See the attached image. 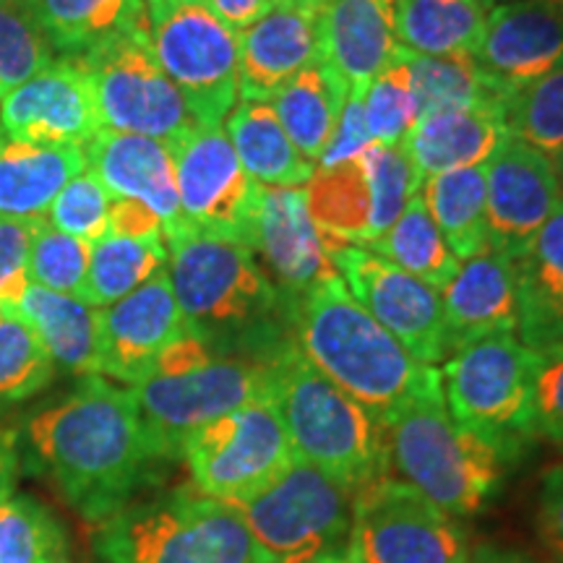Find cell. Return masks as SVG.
Segmentation results:
<instances>
[{
    "label": "cell",
    "mask_w": 563,
    "mask_h": 563,
    "mask_svg": "<svg viewBox=\"0 0 563 563\" xmlns=\"http://www.w3.org/2000/svg\"><path fill=\"white\" fill-rule=\"evenodd\" d=\"M180 456L191 470L196 490L238 506L277 481L295 452L279 415L269 402H256L188 435Z\"/></svg>",
    "instance_id": "14"
},
{
    "label": "cell",
    "mask_w": 563,
    "mask_h": 563,
    "mask_svg": "<svg viewBox=\"0 0 563 563\" xmlns=\"http://www.w3.org/2000/svg\"><path fill=\"white\" fill-rule=\"evenodd\" d=\"M170 150L186 228L245 243L262 186L243 170L224 125H196Z\"/></svg>",
    "instance_id": "15"
},
{
    "label": "cell",
    "mask_w": 563,
    "mask_h": 563,
    "mask_svg": "<svg viewBox=\"0 0 563 563\" xmlns=\"http://www.w3.org/2000/svg\"><path fill=\"white\" fill-rule=\"evenodd\" d=\"M344 555L350 563H473L456 517L389 475L355 493Z\"/></svg>",
    "instance_id": "13"
},
{
    "label": "cell",
    "mask_w": 563,
    "mask_h": 563,
    "mask_svg": "<svg viewBox=\"0 0 563 563\" xmlns=\"http://www.w3.org/2000/svg\"><path fill=\"white\" fill-rule=\"evenodd\" d=\"M108 235L133 238V241H146V238H165L159 217L144 203L131 199H112Z\"/></svg>",
    "instance_id": "49"
},
{
    "label": "cell",
    "mask_w": 563,
    "mask_h": 563,
    "mask_svg": "<svg viewBox=\"0 0 563 563\" xmlns=\"http://www.w3.org/2000/svg\"><path fill=\"white\" fill-rule=\"evenodd\" d=\"M167 266L165 238H133L104 235L91 243V262L84 300L95 308H108L125 295L146 285L154 274Z\"/></svg>",
    "instance_id": "36"
},
{
    "label": "cell",
    "mask_w": 563,
    "mask_h": 563,
    "mask_svg": "<svg viewBox=\"0 0 563 563\" xmlns=\"http://www.w3.org/2000/svg\"><path fill=\"white\" fill-rule=\"evenodd\" d=\"M506 129L534 150L555 154L563 146V68L506 102Z\"/></svg>",
    "instance_id": "41"
},
{
    "label": "cell",
    "mask_w": 563,
    "mask_h": 563,
    "mask_svg": "<svg viewBox=\"0 0 563 563\" xmlns=\"http://www.w3.org/2000/svg\"><path fill=\"white\" fill-rule=\"evenodd\" d=\"M51 352L55 368L70 376H102L100 371V308L70 295L30 285L13 308Z\"/></svg>",
    "instance_id": "29"
},
{
    "label": "cell",
    "mask_w": 563,
    "mask_h": 563,
    "mask_svg": "<svg viewBox=\"0 0 563 563\" xmlns=\"http://www.w3.org/2000/svg\"><path fill=\"white\" fill-rule=\"evenodd\" d=\"M245 245L269 266L279 285L298 298L340 274L321 230L308 214L306 188H258Z\"/></svg>",
    "instance_id": "21"
},
{
    "label": "cell",
    "mask_w": 563,
    "mask_h": 563,
    "mask_svg": "<svg viewBox=\"0 0 563 563\" xmlns=\"http://www.w3.org/2000/svg\"><path fill=\"white\" fill-rule=\"evenodd\" d=\"M420 194L456 262L462 264L490 249L485 222V165L435 175L422 183Z\"/></svg>",
    "instance_id": "35"
},
{
    "label": "cell",
    "mask_w": 563,
    "mask_h": 563,
    "mask_svg": "<svg viewBox=\"0 0 563 563\" xmlns=\"http://www.w3.org/2000/svg\"><path fill=\"white\" fill-rule=\"evenodd\" d=\"M55 363L34 329L16 311L0 313V410L47 389Z\"/></svg>",
    "instance_id": "39"
},
{
    "label": "cell",
    "mask_w": 563,
    "mask_h": 563,
    "mask_svg": "<svg viewBox=\"0 0 563 563\" xmlns=\"http://www.w3.org/2000/svg\"><path fill=\"white\" fill-rule=\"evenodd\" d=\"M420 188L422 180L405 146L371 144L361 157L316 167L306 203L332 253L340 245H365L382 235Z\"/></svg>",
    "instance_id": "10"
},
{
    "label": "cell",
    "mask_w": 563,
    "mask_h": 563,
    "mask_svg": "<svg viewBox=\"0 0 563 563\" xmlns=\"http://www.w3.org/2000/svg\"><path fill=\"white\" fill-rule=\"evenodd\" d=\"M300 3H311V5H319V9H321V5L327 3V0H300Z\"/></svg>",
    "instance_id": "55"
},
{
    "label": "cell",
    "mask_w": 563,
    "mask_h": 563,
    "mask_svg": "<svg viewBox=\"0 0 563 563\" xmlns=\"http://www.w3.org/2000/svg\"><path fill=\"white\" fill-rule=\"evenodd\" d=\"M446 357L496 334H517V264L501 251H483L460 264L441 290Z\"/></svg>",
    "instance_id": "24"
},
{
    "label": "cell",
    "mask_w": 563,
    "mask_h": 563,
    "mask_svg": "<svg viewBox=\"0 0 563 563\" xmlns=\"http://www.w3.org/2000/svg\"><path fill=\"white\" fill-rule=\"evenodd\" d=\"M144 3H152V0H144Z\"/></svg>",
    "instance_id": "58"
},
{
    "label": "cell",
    "mask_w": 563,
    "mask_h": 563,
    "mask_svg": "<svg viewBox=\"0 0 563 563\" xmlns=\"http://www.w3.org/2000/svg\"><path fill=\"white\" fill-rule=\"evenodd\" d=\"M150 45L199 125H222L241 102L238 34L203 0H152Z\"/></svg>",
    "instance_id": "9"
},
{
    "label": "cell",
    "mask_w": 563,
    "mask_h": 563,
    "mask_svg": "<svg viewBox=\"0 0 563 563\" xmlns=\"http://www.w3.org/2000/svg\"><path fill=\"white\" fill-rule=\"evenodd\" d=\"M534 435H543L563 452V344L538 350Z\"/></svg>",
    "instance_id": "46"
},
{
    "label": "cell",
    "mask_w": 563,
    "mask_h": 563,
    "mask_svg": "<svg viewBox=\"0 0 563 563\" xmlns=\"http://www.w3.org/2000/svg\"><path fill=\"white\" fill-rule=\"evenodd\" d=\"M295 347L316 371L384 422L439 376L352 298L340 274L300 295Z\"/></svg>",
    "instance_id": "2"
},
{
    "label": "cell",
    "mask_w": 563,
    "mask_h": 563,
    "mask_svg": "<svg viewBox=\"0 0 563 563\" xmlns=\"http://www.w3.org/2000/svg\"><path fill=\"white\" fill-rule=\"evenodd\" d=\"M509 136L506 108L449 110L420 118L402 146L426 183L435 175L485 165Z\"/></svg>",
    "instance_id": "26"
},
{
    "label": "cell",
    "mask_w": 563,
    "mask_h": 563,
    "mask_svg": "<svg viewBox=\"0 0 563 563\" xmlns=\"http://www.w3.org/2000/svg\"><path fill=\"white\" fill-rule=\"evenodd\" d=\"M84 170V146L0 133V220H45L58 194Z\"/></svg>",
    "instance_id": "27"
},
{
    "label": "cell",
    "mask_w": 563,
    "mask_h": 563,
    "mask_svg": "<svg viewBox=\"0 0 563 563\" xmlns=\"http://www.w3.org/2000/svg\"><path fill=\"white\" fill-rule=\"evenodd\" d=\"M100 563H262L235 506L178 488L131 501L95 532Z\"/></svg>",
    "instance_id": "5"
},
{
    "label": "cell",
    "mask_w": 563,
    "mask_h": 563,
    "mask_svg": "<svg viewBox=\"0 0 563 563\" xmlns=\"http://www.w3.org/2000/svg\"><path fill=\"white\" fill-rule=\"evenodd\" d=\"M475 63L501 102L563 68V0L498 3Z\"/></svg>",
    "instance_id": "18"
},
{
    "label": "cell",
    "mask_w": 563,
    "mask_h": 563,
    "mask_svg": "<svg viewBox=\"0 0 563 563\" xmlns=\"http://www.w3.org/2000/svg\"><path fill=\"white\" fill-rule=\"evenodd\" d=\"M551 157H553V167H555V175H559V186L563 194V146L555 154H551Z\"/></svg>",
    "instance_id": "52"
},
{
    "label": "cell",
    "mask_w": 563,
    "mask_h": 563,
    "mask_svg": "<svg viewBox=\"0 0 563 563\" xmlns=\"http://www.w3.org/2000/svg\"><path fill=\"white\" fill-rule=\"evenodd\" d=\"M321 63L365 89L399 55L397 0H327L319 13Z\"/></svg>",
    "instance_id": "25"
},
{
    "label": "cell",
    "mask_w": 563,
    "mask_h": 563,
    "mask_svg": "<svg viewBox=\"0 0 563 563\" xmlns=\"http://www.w3.org/2000/svg\"><path fill=\"white\" fill-rule=\"evenodd\" d=\"M481 563H485V561H481ZM488 563H517V561H506V559H490Z\"/></svg>",
    "instance_id": "56"
},
{
    "label": "cell",
    "mask_w": 563,
    "mask_h": 563,
    "mask_svg": "<svg viewBox=\"0 0 563 563\" xmlns=\"http://www.w3.org/2000/svg\"><path fill=\"white\" fill-rule=\"evenodd\" d=\"M266 402L279 415L298 460L352 493L386 477L389 449L382 422L316 371L295 344H282L266 361Z\"/></svg>",
    "instance_id": "3"
},
{
    "label": "cell",
    "mask_w": 563,
    "mask_h": 563,
    "mask_svg": "<svg viewBox=\"0 0 563 563\" xmlns=\"http://www.w3.org/2000/svg\"><path fill=\"white\" fill-rule=\"evenodd\" d=\"M100 131L95 91L76 58H55L0 97V133L5 136L87 146Z\"/></svg>",
    "instance_id": "19"
},
{
    "label": "cell",
    "mask_w": 563,
    "mask_h": 563,
    "mask_svg": "<svg viewBox=\"0 0 563 563\" xmlns=\"http://www.w3.org/2000/svg\"><path fill=\"white\" fill-rule=\"evenodd\" d=\"M308 563H350V561H347V555H327V559H316Z\"/></svg>",
    "instance_id": "54"
},
{
    "label": "cell",
    "mask_w": 563,
    "mask_h": 563,
    "mask_svg": "<svg viewBox=\"0 0 563 563\" xmlns=\"http://www.w3.org/2000/svg\"><path fill=\"white\" fill-rule=\"evenodd\" d=\"M45 220H0V302L9 311L30 290V253Z\"/></svg>",
    "instance_id": "45"
},
{
    "label": "cell",
    "mask_w": 563,
    "mask_h": 563,
    "mask_svg": "<svg viewBox=\"0 0 563 563\" xmlns=\"http://www.w3.org/2000/svg\"><path fill=\"white\" fill-rule=\"evenodd\" d=\"M384 431L389 460L405 483L452 517L481 511L514 464L493 443L456 426L441 373L384 422Z\"/></svg>",
    "instance_id": "4"
},
{
    "label": "cell",
    "mask_w": 563,
    "mask_h": 563,
    "mask_svg": "<svg viewBox=\"0 0 563 563\" xmlns=\"http://www.w3.org/2000/svg\"><path fill=\"white\" fill-rule=\"evenodd\" d=\"M496 0H397L399 47L428 58H475Z\"/></svg>",
    "instance_id": "32"
},
{
    "label": "cell",
    "mask_w": 563,
    "mask_h": 563,
    "mask_svg": "<svg viewBox=\"0 0 563 563\" xmlns=\"http://www.w3.org/2000/svg\"><path fill=\"white\" fill-rule=\"evenodd\" d=\"M373 144L368 121H365L363 110V89H350L347 104H344L340 123H336V131L332 141H329L327 154H323L319 167H332L340 165V162L355 159L368 150Z\"/></svg>",
    "instance_id": "48"
},
{
    "label": "cell",
    "mask_w": 563,
    "mask_h": 563,
    "mask_svg": "<svg viewBox=\"0 0 563 563\" xmlns=\"http://www.w3.org/2000/svg\"><path fill=\"white\" fill-rule=\"evenodd\" d=\"M332 262L347 290L382 327L410 352L415 361L439 365L446 361L441 292L361 245H340Z\"/></svg>",
    "instance_id": "16"
},
{
    "label": "cell",
    "mask_w": 563,
    "mask_h": 563,
    "mask_svg": "<svg viewBox=\"0 0 563 563\" xmlns=\"http://www.w3.org/2000/svg\"><path fill=\"white\" fill-rule=\"evenodd\" d=\"M363 110L368 121L371 141L378 146H402L407 133L418 123V100H415L412 74L402 47L382 74L363 89Z\"/></svg>",
    "instance_id": "40"
},
{
    "label": "cell",
    "mask_w": 563,
    "mask_h": 563,
    "mask_svg": "<svg viewBox=\"0 0 563 563\" xmlns=\"http://www.w3.org/2000/svg\"><path fill=\"white\" fill-rule=\"evenodd\" d=\"M167 274L188 329L209 347L256 334L279 308V290L243 241L186 230L165 241Z\"/></svg>",
    "instance_id": "6"
},
{
    "label": "cell",
    "mask_w": 563,
    "mask_h": 563,
    "mask_svg": "<svg viewBox=\"0 0 563 563\" xmlns=\"http://www.w3.org/2000/svg\"><path fill=\"white\" fill-rule=\"evenodd\" d=\"M55 60L53 45L26 9H0V97Z\"/></svg>",
    "instance_id": "43"
},
{
    "label": "cell",
    "mask_w": 563,
    "mask_h": 563,
    "mask_svg": "<svg viewBox=\"0 0 563 563\" xmlns=\"http://www.w3.org/2000/svg\"><path fill=\"white\" fill-rule=\"evenodd\" d=\"M496 3H517V0H496Z\"/></svg>",
    "instance_id": "57"
},
{
    "label": "cell",
    "mask_w": 563,
    "mask_h": 563,
    "mask_svg": "<svg viewBox=\"0 0 563 563\" xmlns=\"http://www.w3.org/2000/svg\"><path fill=\"white\" fill-rule=\"evenodd\" d=\"M110 207L112 194L87 167L58 194V199L53 201L51 211H47L45 222L53 230L66 232V235L97 243L108 235Z\"/></svg>",
    "instance_id": "44"
},
{
    "label": "cell",
    "mask_w": 563,
    "mask_h": 563,
    "mask_svg": "<svg viewBox=\"0 0 563 563\" xmlns=\"http://www.w3.org/2000/svg\"><path fill=\"white\" fill-rule=\"evenodd\" d=\"M540 543L555 563H563V462L543 473L538 493V514H534Z\"/></svg>",
    "instance_id": "47"
},
{
    "label": "cell",
    "mask_w": 563,
    "mask_h": 563,
    "mask_svg": "<svg viewBox=\"0 0 563 563\" xmlns=\"http://www.w3.org/2000/svg\"><path fill=\"white\" fill-rule=\"evenodd\" d=\"M129 389L136 397L154 454L170 460L180 456L188 435L211 420L266 402L269 373L266 361L209 355L188 368L152 373Z\"/></svg>",
    "instance_id": "11"
},
{
    "label": "cell",
    "mask_w": 563,
    "mask_h": 563,
    "mask_svg": "<svg viewBox=\"0 0 563 563\" xmlns=\"http://www.w3.org/2000/svg\"><path fill=\"white\" fill-rule=\"evenodd\" d=\"M0 9H26V0H0Z\"/></svg>",
    "instance_id": "53"
},
{
    "label": "cell",
    "mask_w": 563,
    "mask_h": 563,
    "mask_svg": "<svg viewBox=\"0 0 563 563\" xmlns=\"http://www.w3.org/2000/svg\"><path fill=\"white\" fill-rule=\"evenodd\" d=\"M402 55L412 74L418 121L449 110L506 108V102L498 100L485 84L475 58H428L407 51Z\"/></svg>",
    "instance_id": "37"
},
{
    "label": "cell",
    "mask_w": 563,
    "mask_h": 563,
    "mask_svg": "<svg viewBox=\"0 0 563 563\" xmlns=\"http://www.w3.org/2000/svg\"><path fill=\"white\" fill-rule=\"evenodd\" d=\"M319 5L282 0L238 32L241 53V100L269 102V97L302 70L321 63Z\"/></svg>",
    "instance_id": "23"
},
{
    "label": "cell",
    "mask_w": 563,
    "mask_h": 563,
    "mask_svg": "<svg viewBox=\"0 0 563 563\" xmlns=\"http://www.w3.org/2000/svg\"><path fill=\"white\" fill-rule=\"evenodd\" d=\"M19 473V439L13 431L0 428V498L11 496Z\"/></svg>",
    "instance_id": "51"
},
{
    "label": "cell",
    "mask_w": 563,
    "mask_h": 563,
    "mask_svg": "<svg viewBox=\"0 0 563 563\" xmlns=\"http://www.w3.org/2000/svg\"><path fill=\"white\" fill-rule=\"evenodd\" d=\"M232 150L249 178L262 188H306L316 167L298 152L269 102L241 100L224 118Z\"/></svg>",
    "instance_id": "30"
},
{
    "label": "cell",
    "mask_w": 563,
    "mask_h": 563,
    "mask_svg": "<svg viewBox=\"0 0 563 563\" xmlns=\"http://www.w3.org/2000/svg\"><path fill=\"white\" fill-rule=\"evenodd\" d=\"M361 249L422 279L439 292L454 279L456 269H460V262H456L439 228H435L420 191L382 235L373 238Z\"/></svg>",
    "instance_id": "34"
},
{
    "label": "cell",
    "mask_w": 563,
    "mask_h": 563,
    "mask_svg": "<svg viewBox=\"0 0 563 563\" xmlns=\"http://www.w3.org/2000/svg\"><path fill=\"white\" fill-rule=\"evenodd\" d=\"M203 3L214 11V16L222 24H228L238 34L256 24L258 19H264L282 0H203Z\"/></svg>",
    "instance_id": "50"
},
{
    "label": "cell",
    "mask_w": 563,
    "mask_h": 563,
    "mask_svg": "<svg viewBox=\"0 0 563 563\" xmlns=\"http://www.w3.org/2000/svg\"><path fill=\"white\" fill-rule=\"evenodd\" d=\"M517 264V336L530 350L563 344V199Z\"/></svg>",
    "instance_id": "28"
},
{
    "label": "cell",
    "mask_w": 563,
    "mask_h": 563,
    "mask_svg": "<svg viewBox=\"0 0 563 563\" xmlns=\"http://www.w3.org/2000/svg\"><path fill=\"white\" fill-rule=\"evenodd\" d=\"M91 243L42 224L30 253V282L51 292L81 298L87 295Z\"/></svg>",
    "instance_id": "42"
},
{
    "label": "cell",
    "mask_w": 563,
    "mask_h": 563,
    "mask_svg": "<svg viewBox=\"0 0 563 563\" xmlns=\"http://www.w3.org/2000/svg\"><path fill=\"white\" fill-rule=\"evenodd\" d=\"M350 97V84L327 63L302 70L269 97L282 129L298 152L319 167Z\"/></svg>",
    "instance_id": "33"
},
{
    "label": "cell",
    "mask_w": 563,
    "mask_h": 563,
    "mask_svg": "<svg viewBox=\"0 0 563 563\" xmlns=\"http://www.w3.org/2000/svg\"><path fill=\"white\" fill-rule=\"evenodd\" d=\"M355 493L295 456L290 467L235 509L262 563H308L344 555Z\"/></svg>",
    "instance_id": "8"
},
{
    "label": "cell",
    "mask_w": 563,
    "mask_h": 563,
    "mask_svg": "<svg viewBox=\"0 0 563 563\" xmlns=\"http://www.w3.org/2000/svg\"><path fill=\"white\" fill-rule=\"evenodd\" d=\"M87 167L104 183L112 199H131L159 217L165 241L186 232L170 144L136 133L100 131L84 146Z\"/></svg>",
    "instance_id": "22"
},
{
    "label": "cell",
    "mask_w": 563,
    "mask_h": 563,
    "mask_svg": "<svg viewBox=\"0 0 563 563\" xmlns=\"http://www.w3.org/2000/svg\"><path fill=\"white\" fill-rule=\"evenodd\" d=\"M563 199L551 154L509 136L485 162L488 245L519 258Z\"/></svg>",
    "instance_id": "17"
},
{
    "label": "cell",
    "mask_w": 563,
    "mask_h": 563,
    "mask_svg": "<svg viewBox=\"0 0 563 563\" xmlns=\"http://www.w3.org/2000/svg\"><path fill=\"white\" fill-rule=\"evenodd\" d=\"M68 532L55 514L26 493L0 498V563H66Z\"/></svg>",
    "instance_id": "38"
},
{
    "label": "cell",
    "mask_w": 563,
    "mask_h": 563,
    "mask_svg": "<svg viewBox=\"0 0 563 563\" xmlns=\"http://www.w3.org/2000/svg\"><path fill=\"white\" fill-rule=\"evenodd\" d=\"M76 60L95 91L104 131L173 144L199 125L178 87L154 58L150 26L125 32Z\"/></svg>",
    "instance_id": "12"
},
{
    "label": "cell",
    "mask_w": 563,
    "mask_h": 563,
    "mask_svg": "<svg viewBox=\"0 0 563 563\" xmlns=\"http://www.w3.org/2000/svg\"><path fill=\"white\" fill-rule=\"evenodd\" d=\"M26 11L63 58H81L125 32L150 26L144 0H26Z\"/></svg>",
    "instance_id": "31"
},
{
    "label": "cell",
    "mask_w": 563,
    "mask_h": 563,
    "mask_svg": "<svg viewBox=\"0 0 563 563\" xmlns=\"http://www.w3.org/2000/svg\"><path fill=\"white\" fill-rule=\"evenodd\" d=\"M24 439L63 501L97 525L131 504L157 462L133 391L102 376L32 415Z\"/></svg>",
    "instance_id": "1"
},
{
    "label": "cell",
    "mask_w": 563,
    "mask_h": 563,
    "mask_svg": "<svg viewBox=\"0 0 563 563\" xmlns=\"http://www.w3.org/2000/svg\"><path fill=\"white\" fill-rule=\"evenodd\" d=\"M538 350L517 334H496L446 357L443 399L456 426L481 435L506 460L519 462L534 439Z\"/></svg>",
    "instance_id": "7"
},
{
    "label": "cell",
    "mask_w": 563,
    "mask_h": 563,
    "mask_svg": "<svg viewBox=\"0 0 563 563\" xmlns=\"http://www.w3.org/2000/svg\"><path fill=\"white\" fill-rule=\"evenodd\" d=\"M186 334L188 323L165 266L139 290L100 308V371L125 386H136L154 371L165 350Z\"/></svg>",
    "instance_id": "20"
}]
</instances>
